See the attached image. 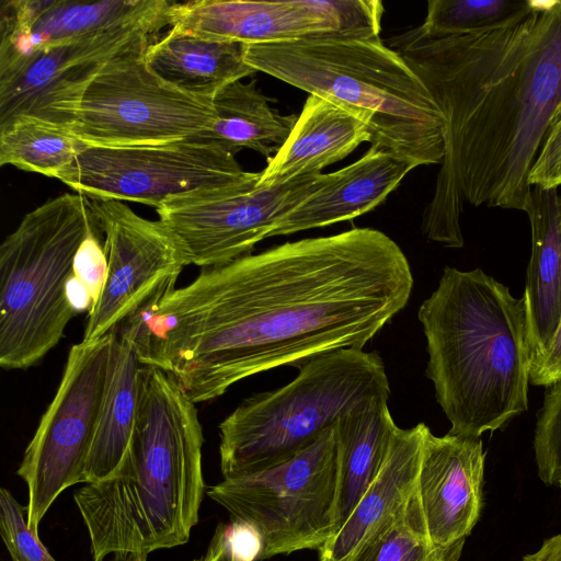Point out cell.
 I'll list each match as a JSON object with an SVG mask.
<instances>
[{"mask_svg": "<svg viewBox=\"0 0 561 561\" xmlns=\"http://www.w3.org/2000/svg\"><path fill=\"white\" fill-rule=\"evenodd\" d=\"M413 275L385 232L353 228L202 267L119 325L142 365L195 404L232 385L337 348L364 346L408 304Z\"/></svg>", "mask_w": 561, "mask_h": 561, "instance_id": "6da1fadb", "label": "cell"}, {"mask_svg": "<svg viewBox=\"0 0 561 561\" xmlns=\"http://www.w3.org/2000/svg\"><path fill=\"white\" fill-rule=\"evenodd\" d=\"M388 43L445 119V157L422 232L461 248L462 199L523 211L529 204V171L561 117V0H535L523 19L494 30L430 37L414 27Z\"/></svg>", "mask_w": 561, "mask_h": 561, "instance_id": "7a4b0ae2", "label": "cell"}, {"mask_svg": "<svg viewBox=\"0 0 561 561\" xmlns=\"http://www.w3.org/2000/svg\"><path fill=\"white\" fill-rule=\"evenodd\" d=\"M203 444L195 403L163 370L142 365L119 466L73 493L92 561H148L156 550L188 541L205 493Z\"/></svg>", "mask_w": 561, "mask_h": 561, "instance_id": "3957f363", "label": "cell"}, {"mask_svg": "<svg viewBox=\"0 0 561 561\" xmlns=\"http://www.w3.org/2000/svg\"><path fill=\"white\" fill-rule=\"evenodd\" d=\"M417 318L449 434L480 438L528 409L534 355L523 297L481 268L446 266Z\"/></svg>", "mask_w": 561, "mask_h": 561, "instance_id": "277c9868", "label": "cell"}, {"mask_svg": "<svg viewBox=\"0 0 561 561\" xmlns=\"http://www.w3.org/2000/svg\"><path fill=\"white\" fill-rule=\"evenodd\" d=\"M245 61L309 95L362 112L373 146L417 167L442 164L445 119L404 58L379 36L323 35L248 45Z\"/></svg>", "mask_w": 561, "mask_h": 561, "instance_id": "5b68a950", "label": "cell"}, {"mask_svg": "<svg viewBox=\"0 0 561 561\" xmlns=\"http://www.w3.org/2000/svg\"><path fill=\"white\" fill-rule=\"evenodd\" d=\"M381 357L342 347L298 367L287 385L245 398L219 424L224 479L259 473L294 458L342 415L388 402Z\"/></svg>", "mask_w": 561, "mask_h": 561, "instance_id": "8992f818", "label": "cell"}, {"mask_svg": "<svg viewBox=\"0 0 561 561\" xmlns=\"http://www.w3.org/2000/svg\"><path fill=\"white\" fill-rule=\"evenodd\" d=\"M98 221L90 199L57 196L27 213L0 247V366L38 364L78 314L69 298L75 260Z\"/></svg>", "mask_w": 561, "mask_h": 561, "instance_id": "52a82bcc", "label": "cell"}, {"mask_svg": "<svg viewBox=\"0 0 561 561\" xmlns=\"http://www.w3.org/2000/svg\"><path fill=\"white\" fill-rule=\"evenodd\" d=\"M337 453L333 425L288 461L265 471L224 479L207 495L249 528L256 561L321 549L337 533Z\"/></svg>", "mask_w": 561, "mask_h": 561, "instance_id": "ba28073f", "label": "cell"}, {"mask_svg": "<svg viewBox=\"0 0 561 561\" xmlns=\"http://www.w3.org/2000/svg\"><path fill=\"white\" fill-rule=\"evenodd\" d=\"M149 46L115 57L89 83L70 129L79 140L101 147L149 145L196 137L213 127L211 100L156 76L145 59Z\"/></svg>", "mask_w": 561, "mask_h": 561, "instance_id": "9c48e42d", "label": "cell"}, {"mask_svg": "<svg viewBox=\"0 0 561 561\" xmlns=\"http://www.w3.org/2000/svg\"><path fill=\"white\" fill-rule=\"evenodd\" d=\"M113 332L73 344L56 394L25 448L16 474L27 486V522L38 525L69 486L83 483L107 387Z\"/></svg>", "mask_w": 561, "mask_h": 561, "instance_id": "30bf717a", "label": "cell"}, {"mask_svg": "<svg viewBox=\"0 0 561 561\" xmlns=\"http://www.w3.org/2000/svg\"><path fill=\"white\" fill-rule=\"evenodd\" d=\"M234 153L199 136L168 142L101 147L85 145L57 178L88 198L160 207L192 192L245 182Z\"/></svg>", "mask_w": 561, "mask_h": 561, "instance_id": "8fae6325", "label": "cell"}, {"mask_svg": "<svg viewBox=\"0 0 561 561\" xmlns=\"http://www.w3.org/2000/svg\"><path fill=\"white\" fill-rule=\"evenodd\" d=\"M174 2L147 15L34 53L0 71V126L19 117L69 130L92 79L115 57L149 45Z\"/></svg>", "mask_w": 561, "mask_h": 561, "instance_id": "7c38bea8", "label": "cell"}, {"mask_svg": "<svg viewBox=\"0 0 561 561\" xmlns=\"http://www.w3.org/2000/svg\"><path fill=\"white\" fill-rule=\"evenodd\" d=\"M319 174L279 185H261V172L242 183L172 197L156 208L188 265H222L251 254L295 205L308 195Z\"/></svg>", "mask_w": 561, "mask_h": 561, "instance_id": "4fadbf2b", "label": "cell"}, {"mask_svg": "<svg viewBox=\"0 0 561 561\" xmlns=\"http://www.w3.org/2000/svg\"><path fill=\"white\" fill-rule=\"evenodd\" d=\"M89 199L105 236L107 271L101 295L88 312L84 342L115 331L158 293L174 285L188 265L160 220L145 219L121 201Z\"/></svg>", "mask_w": 561, "mask_h": 561, "instance_id": "5bb4252c", "label": "cell"}, {"mask_svg": "<svg viewBox=\"0 0 561 561\" xmlns=\"http://www.w3.org/2000/svg\"><path fill=\"white\" fill-rule=\"evenodd\" d=\"M374 21L368 0H194L174 2L170 12L176 32L247 45L323 35L359 37Z\"/></svg>", "mask_w": 561, "mask_h": 561, "instance_id": "9a60e30c", "label": "cell"}, {"mask_svg": "<svg viewBox=\"0 0 561 561\" xmlns=\"http://www.w3.org/2000/svg\"><path fill=\"white\" fill-rule=\"evenodd\" d=\"M485 450L481 438L427 428L416 493L431 542L437 547L465 543L483 506Z\"/></svg>", "mask_w": 561, "mask_h": 561, "instance_id": "2e32d148", "label": "cell"}, {"mask_svg": "<svg viewBox=\"0 0 561 561\" xmlns=\"http://www.w3.org/2000/svg\"><path fill=\"white\" fill-rule=\"evenodd\" d=\"M167 3V0H3L0 71L36 51L129 22Z\"/></svg>", "mask_w": 561, "mask_h": 561, "instance_id": "e0dca14e", "label": "cell"}, {"mask_svg": "<svg viewBox=\"0 0 561 561\" xmlns=\"http://www.w3.org/2000/svg\"><path fill=\"white\" fill-rule=\"evenodd\" d=\"M416 167L411 160L371 145L347 167L320 173L308 195L278 220L270 237L322 228L368 213Z\"/></svg>", "mask_w": 561, "mask_h": 561, "instance_id": "ac0fdd59", "label": "cell"}, {"mask_svg": "<svg viewBox=\"0 0 561 561\" xmlns=\"http://www.w3.org/2000/svg\"><path fill=\"white\" fill-rule=\"evenodd\" d=\"M370 140L369 122L362 112L309 95L285 144L260 171L259 184L273 186L320 174Z\"/></svg>", "mask_w": 561, "mask_h": 561, "instance_id": "d6986e66", "label": "cell"}, {"mask_svg": "<svg viewBox=\"0 0 561 561\" xmlns=\"http://www.w3.org/2000/svg\"><path fill=\"white\" fill-rule=\"evenodd\" d=\"M427 428L425 423L396 428L379 473L343 527L318 550V561H346L377 525L415 492Z\"/></svg>", "mask_w": 561, "mask_h": 561, "instance_id": "ffe728a7", "label": "cell"}, {"mask_svg": "<svg viewBox=\"0 0 561 561\" xmlns=\"http://www.w3.org/2000/svg\"><path fill=\"white\" fill-rule=\"evenodd\" d=\"M525 213L530 222L531 254L522 297L535 358L548 346L561 318V201L558 190L534 186Z\"/></svg>", "mask_w": 561, "mask_h": 561, "instance_id": "44dd1931", "label": "cell"}, {"mask_svg": "<svg viewBox=\"0 0 561 561\" xmlns=\"http://www.w3.org/2000/svg\"><path fill=\"white\" fill-rule=\"evenodd\" d=\"M247 44L211 41L170 28L145 59L161 80L190 95L213 100L228 84L257 72L245 61Z\"/></svg>", "mask_w": 561, "mask_h": 561, "instance_id": "7402d4cb", "label": "cell"}, {"mask_svg": "<svg viewBox=\"0 0 561 561\" xmlns=\"http://www.w3.org/2000/svg\"><path fill=\"white\" fill-rule=\"evenodd\" d=\"M397 427L388 402L352 411L333 424L337 453V533L379 473Z\"/></svg>", "mask_w": 561, "mask_h": 561, "instance_id": "603a6c76", "label": "cell"}, {"mask_svg": "<svg viewBox=\"0 0 561 561\" xmlns=\"http://www.w3.org/2000/svg\"><path fill=\"white\" fill-rule=\"evenodd\" d=\"M141 366L131 337L118 329L113 331L108 381L83 474L84 484L111 476L128 448L136 421Z\"/></svg>", "mask_w": 561, "mask_h": 561, "instance_id": "cb8c5ba5", "label": "cell"}, {"mask_svg": "<svg viewBox=\"0 0 561 561\" xmlns=\"http://www.w3.org/2000/svg\"><path fill=\"white\" fill-rule=\"evenodd\" d=\"M211 102L216 121L209 130L198 136L232 153L241 148L254 150L266 160L283 147L298 117L282 115L272 108L254 80L228 84Z\"/></svg>", "mask_w": 561, "mask_h": 561, "instance_id": "d4e9b609", "label": "cell"}, {"mask_svg": "<svg viewBox=\"0 0 561 561\" xmlns=\"http://www.w3.org/2000/svg\"><path fill=\"white\" fill-rule=\"evenodd\" d=\"M463 546L437 547L431 542L415 490L346 561H459Z\"/></svg>", "mask_w": 561, "mask_h": 561, "instance_id": "484cf974", "label": "cell"}, {"mask_svg": "<svg viewBox=\"0 0 561 561\" xmlns=\"http://www.w3.org/2000/svg\"><path fill=\"white\" fill-rule=\"evenodd\" d=\"M85 146L71 131L19 117L0 126V164L58 178Z\"/></svg>", "mask_w": 561, "mask_h": 561, "instance_id": "4316f807", "label": "cell"}, {"mask_svg": "<svg viewBox=\"0 0 561 561\" xmlns=\"http://www.w3.org/2000/svg\"><path fill=\"white\" fill-rule=\"evenodd\" d=\"M535 0H431L417 26L430 37H447L494 30L523 19Z\"/></svg>", "mask_w": 561, "mask_h": 561, "instance_id": "83f0119b", "label": "cell"}, {"mask_svg": "<svg viewBox=\"0 0 561 561\" xmlns=\"http://www.w3.org/2000/svg\"><path fill=\"white\" fill-rule=\"evenodd\" d=\"M537 471L546 485L561 480V380L547 387L534 435Z\"/></svg>", "mask_w": 561, "mask_h": 561, "instance_id": "f1b7e54d", "label": "cell"}, {"mask_svg": "<svg viewBox=\"0 0 561 561\" xmlns=\"http://www.w3.org/2000/svg\"><path fill=\"white\" fill-rule=\"evenodd\" d=\"M0 533L12 561H56L30 528L27 507L5 488L0 490Z\"/></svg>", "mask_w": 561, "mask_h": 561, "instance_id": "f546056e", "label": "cell"}, {"mask_svg": "<svg viewBox=\"0 0 561 561\" xmlns=\"http://www.w3.org/2000/svg\"><path fill=\"white\" fill-rule=\"evenodd\" d=\"M100 227L82 242L75 260L72 287L83 291L93 302L98 301L106 277L107 260L99 239Z\"/></svg>", "mask_w": 561, "mask_h": 561, "instance_id": "4dcf8cb0", "label": "cell"}, {"mask_svg": "<svg viewBox=\"0 0 561 561\" xmlns=\"http://www.w3.org/2000/svg\"><path fill=\"white\" fill-rule=\"evenodd\" d=\"M528 183L543 190L561 186V117L547 134L529 171Z\"/></svg>", "mask_w": 561, "mask_h": 561, "instance_id": "1f68e13d", "label": "cell"}, {"mask_svg": "<svg viewBox=\"0 0 561 561\" xmlns=\"http://www.w3.org/2000/svg\"><path fill=\"white\" fill-rule=\"evenodd\" d=\"M561 380V318L548 346L531 363L530 383L549 387Z\"/></svg>", "mask_w": 561, "mask_h": 561, "instance_id": "d6a6232c", "label": "cell"}, {"mask_svg": "<svg viewBox=\"0 0 561 561\" xmlns=\"http://www.w3.org/2000/svg\"><path fill=\"white\" fill-rule=\"evenodd\" d=\"M522 561H561V533L546 539L538 550L526 554Z\"/></svg>", "mask_w": 561, "mask_h": 561, "instance_id": "836d02e7", "label": "cell"}, {"mask_svg": "<svg viewBox=\"0 0 561 561\" xmlns=\"http://www.w3.org/2000/svg\"><path fill=\"white\" fill-rule=\"evenodd\" d=\"M557 486L561 489V480L558 482Z\"/></svg>", "mask_w": 561, "mask_h": 561, "instance_id": "e575fe53", "label": "cell"}, {"mask_svg": "<svg viewBox=\"0 0 561 561\" xmlns=\"http://www.w3.org/2000/svg\"><path fill=\"white\" fill-rule=\"evenodd\" d=\"M560 201H561V196H560Z\"/></svg>", "mask_w": 561, "mask_h": 561, "instance_id": "d590c367", "label": "cell"}]
</instances>
